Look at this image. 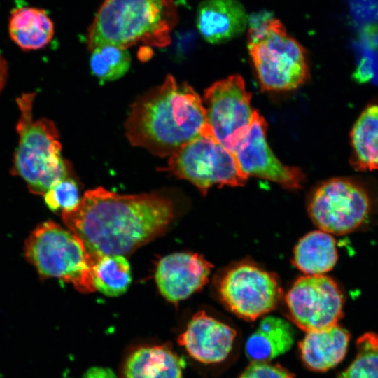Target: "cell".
<instances>
[{"label": "cell", "mask_w": 378, "mask_h": 378, "mask_svg": "<svg viewBox=\"0 0 378 378\" xmlns=\"http://www.w3.org/2000/svg\"><path fill=\"white\" fill-rule=\"evenodd\" d=\"M251 99L239 75L215 82L204 91L202 102L207 127L213 137L231 152L251 124L254 112Z\"/></svg>", "instance_id": "10"}, {"label": "cell", "mask_w": 378, "mask_h": 378, "mask_svg": "<svg viewBox=\"0 0 378 378\" xmlns=\"http://www.w3.org/2000/svg\"><path fill=\"white\" fill-rule=\"evenodd\" d=\"M196 24L205 41L219 44L243 34L248 16L237 0H204L198 7Z\"/></svg>", "instance_id": "15"}, {"label": "cell", "mask_w": 378, "mask_h": 378, "mask_svg": "<svg viewBox=\"0 0 378 378\" xmlns=\"http://www.w3.org/2000/svg\"><path fill=\"white\" fill-rule=\"evenodd\" d=\"M54 32V23L44 9L21 6L15 8L10 13L9 36L24 50L45 48L52 41Z\"/></svg>", "instance_id": "18"}, {"label": "cell", "mask_w": 378, "mask_h": 378, "mask_svg": "<svg viewBox=\"0 0 378 378\" xmlns=\"http://www.w3.org/2000/svg\"><path fill=\"white\" fill-rule=\"evenodd\" d=\"M261 88L282 92L296 89L307 79L309 68L304 48L287 34L276 20L260 40L248 43Z\"/></svg>", "instance_id": "8"}, {"label": "cell", "mask_w": 378, "mask_h": 378, "mask_svg": "<svg viewBox=\"0 0 378 378\" xmlns=\"http://www.w3.org/2000/svg\"><path fill=\"white\" fill-rule=\"evenodd\" d=\"M92 51L91 72L101 83L119 79L128 71L131 58L126 48L106 45Z\"/></svg>", "instance_id": "23"}, {"label": "cell", "mask_w": 378, "mask_h": 378, "mask_svg": "<svg viewBox=\"0 0 378 378\" xmlns=\"http://www.w3.org/2000/svg\"><path fill=\"white\" fill-rule=\"evenodd\" d=\"M82 378H118L115 374L108 368L94 366L90 368L84 373Z\"/></svg>", "instance_id": "27"}, {"label": "cell", "mask_w": 378, "mask_h": 378, "mask_svg": "<svg viewBox=\"0 0 378 378\" xmlns=\"http://www.w3.org/2000/svg\"><path fill=\"white\" fill-rule=\"evenodd\" d=\"M267 127L265 118L254 110L248 129L232 151L240 169L248 178L269 180L289 190L302 188L305 175L275 156L266 140Z\"/></svg>", "instance_id": "12"}, {"label": "cell", "mask_w": 378, "mask_h": 378, "mask_svg": "<svg viewBox=\"0 0 378 378\" xmlns=\"http://www.w3.org/2000/svg\"><path fill=\"white\" fill-rule=\"evenodd\" d=\"M285 302L289 320L308 332L337 325L342 316L344 298L332 278L305 275L293 283Z\"/></svg>", "instance_id": "11"}, {"label": "cell", "mask_w": 378, "mask_h": 378, "mask_svg": "<svg viewBox=\"0 0 378 378\" xmlns=\"http://www.w3.org/2000/svg\"><path fill=\"white\" fill-rule=\"evenodd\" d=\"M92 274L95 290L108 297L125 293L132 282L129 262L124 255H105L96 260Z\"/></svg>", "instance_id": "22"}, {"label": "cell", "mask_w": 378, "mask_h": 378, "mask_svg": "<svg viewBox=\"0 0 378 378\" xmlns=\"http://www.w3.org/2000/svg\"><path fill=\"white\" fill-rule=\"evenodd\" d=\"M337 258L336 241L332 235L318 230L306 234L298 241L292 263L305 275H321L334 268Z\"/></svg>", "instance_id": "20"}, {"label": "cell", "mask_w": 378, "mask_h": 378, "mask_svg": "<svg viewBox=\"0 0 378 378\" xmlns=\"http://www.w3.org/2000/svg\"><path fill=\"white\" fill-rule=\"evenodd\" d=\"M35 96L36 92L23 93L16 99L20 112L16 125L19 141L12 172L24 181L31 192L44 195L67 177V167L54 122L46 118H33Z\"/></svg>", "instance_id": "4"}, {"label": "cell", "mask_w": 378, "mask_h": 378, "mask_svg": "<svg viewBox=\"0 0 378 378\" xmlns=\"http://www.w3.org/2000/svg\"><path fill=\"white\" fill-rule=\"evenodd\" d=\"M238 378H295V374L279 364L252 361Z\"/></svg>", "instance_id": "26"}, {"label": "cell", "mask_w": 378, "mask_h": 378, "mask_svg": "<svg viewBox=\"0 0 378 378\" xmlns=\"http://www.w3.org/2000/svg\"><path fill=\"white\" fill-rule=\"evenodd\" d=\"M370 210V200L365 189L344 177L320 183L307 201L313 223L330 234L343 235L356 230L365 222Z\"/></svg>", "instance_id": "9"}, {"label": "cell", "mask_w": 378, "mask_h": 378, "mask_svg": "<svg viewBox=\"0 0 378 378\" xmlns=\"http://www.w3.org/2000/svg\"><path fill=\"white\" fill-rule=\"evenodd\" d=\"M236 335L234 329L200 311L192 316L177 341L193 359L212 364L227 357Z\"/></svg>", "instance_id": "14"}, {"label": "cell", "mask_w": 378, "mask_h": 378, "mask_svg": "<svg viewBox=\"0 0 378 378\" xmlns=\"http://www.w3.org/2000/svg\"><path fill=\"white\" fill-rule=\"evenodd\" d=\"M174 216L172 202L161 195H120L102 187L88 190L74 210L62 212L94 262L132 253L162 234Z\"/></svg>", "instance_id": "1"}, {"label": "cell", "mask_w": 378, "mask_h": 378, "mask_svg": "<svg viewBox=\"0 0 378 378\" xmlns=\"http://www.w3.org/2000/svg\"><path fill=\"white\" fill-rule=\"evenodd\" d=\"M349 338V332L337 324L306 332L299 343L302 363L314 372H326L332 368L344 358Z\"/></svg>", "instance_id": "17"}, {"label": "cell", "mask_w": 378, "mask_h": 378, "mask_svg": "<svg viewBox=\"0 0 378 378\" xmlns=\"http://www.w3.org/2000/svg\"><path fill=\"white\" fill-rule=\"evenodd\" d=\"M220 300L237 316L253 321L279 304L283 290L276 275L251 260L235 262L216 281Z\"/></svg>", "instance_id": "7"}, {"label": "cell", "mask_w": 378, "mask_h": 378, "mask_svg": "<svg viewBox=\"0 0 378 378\" xmlns=\"http://www.w3.org/2000/svg\"><path fill=\"white\" fill-rule=\"evenodd\" d=\"M167 170L192 183L202 195L216 185L242 186L248 178L233 153L213 137L207 126L202 134L169 156Z\"/></svg>", "instance_id": "6"}, {"label": "cell", "mask_w": 378, "mask_h": 378, "mask_svg": "<svg viewBox=\"0 0 378 378\" xmlns=\"http://www.w3.org/2000/svg\"><path fill=\"white\" fill-rule=\"evenodd\" d=\"M25 256L43 277L69 283L81 293L95 290L94 260L80 239L52 221L40 224L25 244Z\"/></svg>", "instance_id": "5"}, {"label": "cell", "mask_w": 378, "mask_h": 378, "mask_svg": "<svg viewBox=\"0 0 378 378\" xmlns=\"http://www.w3.org/2000/svg\"><path fill=\"white\" fill-rule=\"evenodd\" d=\"M295 332L290 323L276 316L265 317L248 338L245 350L251 361L268 362L292 346Z\"/></svg>", "instance_id": "19"}, {"label": "cell", "mask_w": 378, "mask_h": 378, "mask_svg": "<svg viewBox=\"0 0 378 378\" xmlns=\"http://www.w3.org/2000/svg\"><path fill=\"white\" fill-rule=\"evenodd\" d=\"M357 355L336 378H378V336L368 332L356 342Z\"/></svg>", "instance_id": "24"}, {"label": "cell", "mask_w": 378, "mask_h": 378, "mask_svg": "<svg viewBox=\"0 0 378 378\" xmlns=\"http://www.w3.org/2000/svg\"><path fill=\"white\" fill-rule=\"evenodd\" d=\"M46 205L52 211H64L74 210L80 202L76 182L66 177L50 188L45 194Z\"/></svg>", "instance_id": "25"}, {"label": "cell", "mask_w": 378, "mask_h": 378, "mask_svg": "<svg viewBox=\"0 0 378 378\" xmlns=\"http://www.w3.org/2000/svg\"><path fill=\"white\" fill-rule=\"evenodd\" d=\"M351 165L358 171L378 169V104L360 113L350 134Z\"/></svg>", "instance_id": "21"}, {"label": "cell", "mask_w": 378, "mask_h": 378, "mask_svg": "<svg viewBox=\"0 0 378 378\" xmlns=\"http://www.w3.org/2000/svg\"><path fill=\"white\" fill-rule=\"evenodd\" d=\"M183 363L169 344L141 346L125 357L122 378H183Z\"/></svg>", "instance_id": "16"}, {"label": "cell", "mask_w": 378, "mask_h": 378, "mask_svg": "<svg viewBox=\"0 0 378 378\" xmlns=\"http://www.w3.org/2000/svg\"><path fill=\"white\" fill-rule=\"evenodd\" d=\"M177 21L173 0H105L89 28L88 47L164 46Z\"/></svg>", "instance_id": "3"}, {"label": "cell", "mask_w": 378, "mask_h": 378, "mask_svg": "<svg viewBox=\"0 0 378 378\" xmlns=\"http://www.w3.org/2000/svg\"><path fill=\"white\" fill-rule=\"evenodd\" d=\"M8 64L4 57L0 53V93L6 82L8 77Z\"/></svg>", "instance_id": "28"}, {"label": "cell", "mask_w": 378, "mask_h": 378, "mask_svg": "<svg viewBox=\"0 0 378 378\" xmlns=\"http://www.w3.org/2000/svg\"><path fill=\"white\" fill-rule=\"evenodd\" d=\"M206 127L201 97L186 83L167 75L131 106L125 122L130 143L158 156H170Z\"/></svg>", "instance_id": "2"}, {"label": "cell", "mask_w": 378, "mask_h": 378, "mask_svg": "<svg viewBox=\"0 0 378 378\" xmlns=\"http://www.w3.org/2000/svg\"><path fill=\"white\" fill-rule=\"evenodd\" d=\"M212 265L203 255L174 253L158 263L155 281L161 295L177 304L201 290L207 283Z\"/></svg>", "instance_id": "13"}]
</instances>
